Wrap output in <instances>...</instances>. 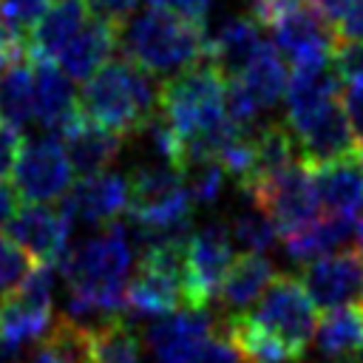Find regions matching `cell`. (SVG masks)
Returning a JSON list of instances; mask_svg holds the SVG:
<instances>
[{
	"label": "cell",
	"mask_w": 363,
	"mask_h": 363,
	"mask_svg": "<svg viewBox=\"0 0 363 363\" xmlns=\"http://www.w3.org/2000/svg\"><path fill=\"white\" fill-rule=\"evenodd\" d=\"M335 28L340 40H363V0H352Z\"/></svg>",
	"instance_id": "ab89813d"
},
{
	"label": "cell",
	"mask_w": 363,
	"mask_h": 363,
	"mask_svg": "<svg viewBox=\"0 0 363 363\" xmlns=\"http://www.w3.org/2000/svg\"><path fill=\"white\" fill-rule=\"evenodd\" d=\"M116 28L111 20L99 17L91 11V17L85 20V26L77 31V37L60 51V57L54 60L74 82H85L88 77H94L108 60L111 54L119 48L116 40Z\"/></svg>",
	"instance_id": "603a6c76"
},
{
	"label": "cell",
	"mask_w": 363,
	"mask_h": 363,
	"mask_svg": "<svg viewBox=\"0 0 363 363\" xmlns=\"http://www.w3.org/2000/svg\"><path fill=\"white\" fill-rule=\"evenodd\" d=\"M74 167L60 133H37L23 145L14 167V187L31 204H48L71 190Z\"/></svg>",
	"instance_id": "ba28073f"
},
{
	"label": "cell",
	"mask_w": 363,
	"mask_h": 363,
	"mask_svg": "<svg viewBox=\"0 0 363 363\" xmlns=\"http://www.w3.org/2000/svg\"><path fill=\"white\" fill-rule=\"evenodd\" d=\"M91 17V9L79 0H60L45 11V17L37 23V28L28 37V54L31 60H57L60 51L77 37V31Z\"/></svg>",
	"instance_id": "d4e9b609"
},
{
	"label": "cell",
	"mask_w": 363,
	"mask_h": 363,
	"mask_svg": "<svg viewBox=\"0 0 363 363\" xmlns=\"http://www.w3.org/2000/svg\"><path fill=\"white\" fill-rule=\"evenodd\" d=\"M179 176L193 199V204H213L218 201L221 190H224V182H227V167L221 164L218 156H210V153H187L182 156L179 162Z\"/></svg>",
	"instance_id": "83f0119b"
},
{
	"label": "cell",
	"mask_w": 363,
	"mask_h": 363,
	"mask_svg": "<svg viewBox=\"0 0 363 363\" xmlns=\"http://www.w3.org/2000/svg\"><path fill=\"white\" fill-rule=\"evenodd\" d=\"M272 278H275V269H272V261L267 255H261V252L235 255L233 267L227 269V275L221 281L218 298H216L221 320L247 315L250 306L261 301V295L267 292Z\"/></svg>",
	"instance_id": "7402d4cb"
},
{
	"label": "cell",
	"mask_w": 363,
	"mask_h": 363,
	"mask_svg": "<svg viewBox=\"0 0 363 363\" xmlns=\"http://www.w3.org/2000/svg\"><path fill=\"white\" fill-rule=\"evenodd\" d=\"M54 323V298L20 286L17 292L0 301V340L17 352L31 343H43Z\"/></svg>",
	"instance_id": "e0dca14e"
},
{
	"label": "cell",
	"mask_w": 363,
	"mask_h": 363,
	"mask_svg": "<svg viewBox=\"0 0 363 363\" xmlns=\"http://www.w3.org/2000/svg\"><path fill=\"white\" fill-rule=\"evenodd\" d=\"M159 94L156 77L119 54L82 82L79 113L119 136H130L159 111Z\"/></svg>",
	"instance_id": "277c9868"
},
{
	"label": "cell",
	"mask_w": 363,
	"mask_h": 363,
	"mask_svg": "<svg viewBox=\"0 0 363 363\" xmlns=\"http://www.w3.org/2000/svg\"><path fill=\"white\" fill-rule=\"evenodd\" d=\"M130 204L128 213L139 230V241H164L190 235L193 199L179 176V170L167 162L142 164L130 176Z\"/></svg>",
	"instance_id": "5b68a950"
},
{
	"label": "cell",
	"mask_w": 363,
	"mask_h": 363,
	"mask_svg": "<svg viewBox=\"0 0 363 363\" xmlns=\"http://www.w3.org/2000/svg\"><path fill=\"white\" fill-rule=\"evenodd\" d=\"M315 193L323 213L332 216H360L363 213V159L349 153L343 159L312 167Z\"/></svg>",
	"instance_id": "44dd1931"
},
{
	"label": "cell",
	"mask_w": 363,
	"mask_h": 363,
	"mask_svg": "<svg viewBox=\"0 0 363 363\" xmlns=\"http://www.w3.org/2000/svg\"><path fill=\"white\" fill-rule=\"evenodd\" d=\"M190 363H247V357L238 349V343L230 337L224 320H218V326L199 343Z\"/></svg>",
	"instance_id": "4dcf8cb0"
},
{
	"label": "cell",
	"mask_w": 363,
	"mask_h": 363,
	"mask_svg": "<svg viewBox=\"0 0 363 363\" xmlns=\"http://www.w3.org/2000/svg\"><path fill=\"white\" fill-rule=\"evenodd\" d=\"M332 60L343 77V85L352 79H360L363 77V40H337Z\"/></svg>",
	"instance_id": "d6a6232c"
},
{
	"label": "cell",
	"mask_w": 363,
	"mask_h": 363,
	"mask_svg": "<svg viewBox=\"0 0 363 363\" xmlns=\"http://www.w3.org/2000/svg\"><path fill=\"white\" fill-rule=\"evenodd\" d=\"M150 6L156 9H164L170 14H179L184 20H193V23H201L207 20V11H210V0H147Z\"/></svg>",
	"instance_id": "74e56055"
},
{
	"label": "cell",
	"mask_w": 363,
	"mask_h": 363,
	"mask_svg": "<svg viewBox=\"0 0 363 363\" xmlns=\"http://www.w3.org/2000/svg\"><path fill=\"white\" fill-rule=\"evenodd\" d=\"M159 111L179 133L182 156H218L221 145L238 128L227 116V77L210 60H201L182 74L162 79Z\"/></svg>",
	"instance_id": "7a4b0ae2"
},
{
	"label": "cell",
	"mask_w": 363,
	"mask_h": 363,
	"mask_svg": "<svg viewBox=\"0 0 363 363\" xmlns=\"http://www.w3.org/2000/svg\"><path fill=\"white\" fill-rule=\"evenodd\" d=\"M303 6H309V0H252L250 14H252L261 26L272 28L278 20L289 17L292 11H298V9H303Z\"/></svg>",
	"instance_id": "e575fe53"
},
{
	"label": "cell",
	"mask_w": 363,
	"mask_h": 363,
	"mask_svg": "<svg viewBox=\"0 0 363 363\" xmlns=\"http://www.w3.org/2000/svg\"><path fill=\"white\" fill-rule=\"evenodd\" d=\"M119 51L153 77H176L207 60V28L164 9L133 11L116 28Z\"/></svg>",
	"instance_id": "3957f363"
},
{
	"label": "cell",
	"mask_w": 363,
	"mask_h": 363,
	"mask_svg": "<svg viewBox=\"0 0 363 363\" xmlns=\"http://www.w3.org/2000/svg\"><path fill=\"white\" fill-rule=\"evenodd\" d=\"M227 227H230V235H233L235 247H244V252H261V255H267L278 244V230H275L272 218L258 204H252V201L247 207H241L227 221Z\"/></svg>",
	"instance_id": "f1b7e54d"
},
{
	"label": "cell",
	"mask_w": 363,
	"mask_h": 363,
	"mask_svg": "<svg viewBox=\"0 0 363 363\" xmlns=\"http://www.w3.org/2000/svg\"><path fill=\"white\" fill-rule=\"evenodd\" d=\"M26 57H31L28 54V40L20 37L17 31H11L6 26V20L0 17V71L9 68L17 60H26Z\"/></svg>",
	"instance_id": "d590c367"
},
{
	"label": "cell",
	"mask_w": 363,
	"mask_h": 363,
	"mask_svg": "<svg viewBox=\"0 0 363 363\" xmlns=\"http://www.w3.org/2000/svg\"><path fill=\"white\" fill-rule=\"evenodd\" d=\"M31 261L34 258L26 250H20L9 235H0V301L23 286L26 275L34 267Z\"/></svg>",
	"instance_id": "f546056e"
},
{
	"label": "cell",
	"mask_w": 363,
	"mask_h": 363,
	"mask_svg": "<svg viewBox=\"0 0 363 363\" xmlns=\"http://www.w3.org/2000/svg\"><path fill=\"white\" fill-rule=\"evenodd\" d=\"M71 227H74V221L62 213V207L28 201V204L17 207V213L6 224V233L37 264L60 267L71 250Z\"/></svg>",
	"instance_id": "8fae6325"
},
{
	"label": "cell",
	"mask_w": 363,
	"mask_h": 363,
	"mask_svg": "<svg viewBox=\"0 0 363 363\" xmlns=\"http://www.w3.org/2000/svg\"><path fill=\"white\" fill-rule=\"evenodd\" d=\"M343 108H346V116H349L357 139L363 142V77L343 85Z\"/></svg>",
	"instance_id": "8d00e7d4"
},
{
	"label": "cell",
	"mask_w": 363,
	"mask_h": 363,
	"mask_svg": "<svg viewBox=\"0 0 363 363\" xmlns=\"http://www.w3.org/2000/svg\"><path fill=\"white\" fill-rule=\"evenodd\" d=\"M48 9L51 0H0V17L11 31H17L26 40L31 37V31L37 28Z\"/></svg>",
	"instance_id": "1f68e13d"
},
{
	"label": "cell",
	"mask_w": 363,
	"mask_h": 363,
	"mask_svg": "<svg viewBox=\"0 0 363 363\" xmlns=\"http://www.w3.org/2000/svg\"><path fill=\"white\" fill-rule=\"evenodd\" d=\"M130 267L133 238L119 218L85 235L60 264L65 278V315L88 326L122 318L128 312Z\"/></svg>",
	"instance_id": "6da1fadb"
},
{
	"label": "cell",
	"mask_w": 363,
	"mask_h": 363,
	"mask_svg": "<svg viewBox=\"0 0 363 363\" xmlns=\"http://www.w3.org/2000/svg\"><path fill=\"white\" fill-rule=\"evenodd\" d=\"M235 261V241L227 221H210L187 238V306L207 309L216 303L221 281Z\"/></svg>",
	"instance_id": "9c48e42d"
},
{
	"label": "cell",
	"mask_w": 363,
	"mask_h": 363,
	"mask_svg": "<svg viewBox=\"0 0 363 363\" xmlns=\"http://www.w3.org/2000/svg\"><path fill=\"white\" fill-rule=\"evenodd\" d=\"M349 3H352V0H309V6H312L318 14H323L332 26L340 23V17H343V11L349 9ZM335 31H337V28H335Z\"/></svg>",
	"instance_id": "b9f144b4"
},
{
	"label": "cell",
	"mask_w": 363,
	"mask_h": 363,
	"mask_svg": "<svg viewBox=\"0 0 363 363\" xmlns=\"http://www.w3.org/2000/svg\"><path fill=\"white\" fill-rule=\"evenodd\" d=\"M91 357L94 363H145V335L122 315L91 326Z\"/></svg>",
	"instance_id": "484cf974"
},
{
	"label": "cell",
	"mask_w": 363,
	"mask_h": 363,
	"mask_svg": "<svg viewBox=\"0 0 363 363\" xmlns=\"http://www.w3.org/2000/svg\"><path fill=\"white\" fill-rule=\"evenodd\" d=\"M60 139L65 145V153H68V162H71L74 173L79 179H85V176L105 173L116 162L125 136L85 119L77 111V116L60 130Z\"/></svg>",
	"instance_id": "ac0fdd59"
},
{
	"label": "cell",
	"mask_w": 363,
	"mask_h": 363,
	"mask_svg": "<svg viewBox=\"0 0 363 363\" xmlns=\"http://www.w3.org/2000/svg\"><path fill=\"white\" fill-rule=\"evenodd\" d=\"M301 284L315 306L337 309L363 295V258L354 250L335 252L301 267Z\"/></svg>",
	"instance_id": "5bb4252c"
},
{
	"label": "cell",
	"mask_w": 363,
	"mask_h": 363,
	"mask_svg": "<svg viewBox=\"0 0 363 363\" xmlns=\"http://www.w3.org/2000/svg\"><path fill=\"white\" fill-rule=\"evenodd\" d=\"M26 363H65L48 343H37V349L31 352V357L26 360Z\"/></svg>",
	"instance_id": "7bdbcfd3"
},
{
	"label": "cell",
	"mask_w": 363,
	"mask_h": 363,
	"mask_svg": "<svg viewBox=\"0 0 363 363\" xmlns=\"http://www.w3.org/2000/svg\"><path fill=\"white\" fill-rule=\"evenodd\" d=\"M247 199L252 204H258L272 218L281 238L309 227L315 218L323 216L318 193H315V182H312V167L303 162H298L289 170L278 173L275 179L252 187L247 193Z\"/></svg>",
	"instance_id": "52a82bcc"
},
{
	"label": "cell",
	"mask_w": 363,
	"mask_h": 363,
	"mask_svg": "<svg viewBox=\"0 0 363 363\" xmlns=\"http://www.w3.org/2000/svg\"><path fill=\"white\" fill-rule=\"evenodd\" d=\"M264 26L252 14H238L221 20L216 28L207 31V60L227 77H238L247 62L258 54V48L267 43Z\"/></svg>",
	"instance_id": "d6986e66"
},
{
	"label": "cell",
	"mask_w": 363,
	"mask_h": 363,
	"mask_svg": "<svg viewBox=\"0 0 363 363\" xmlns=\"http://www.w3.org/2000/svg\"><path fill=\"white\" fill-rule=\"evenodd\" d=\"M0 119L26 128L34 122V62L31 57L0 71Z\"/></svg>",
	"instance_id": "4316f807"
},
{
	"label": "cell",
	"mask_w": 363,
	"mask_h": 363,
	"mask_svg": "<svg viewBox=\"0 0 363 363\" xmlns=\"http://www.w3.org/2000/svg\"><path fill=\"white\" fill-rule=\"evenodd\" d=\"M360 159H363V150H360Z\"/></svg>",
	"instance_id": "ee69618b"
},
{
	"label": "cell",
	"mask_w": 363,
	"mask_h": 363,
	"mask_svg": "<svg viewBox=\"0 0 363 363\" xmlns=\"http://www.w3.org/2000/svg\"><path fill=\"white\" fill-rule=\"evenodd\" d=\"M269 31H272V37H269L272 45L286 57L289 65L326 60L335 54V45L340 40L335 26L323 14H318L312 6L292 11L289 17L278 20Z\"/></svg>",
	"instance_id": "9a60e30c"
},
{
	"label": "cell",
	"mask_w": 363,
	"mask_h": 363,
	"mask_svg": "<svg viewBox=\"0 0 363 363\" xmlns=\"http://www.w3.org/2000/svg\"><path fill=\"white\" fill-rule=\"evenodd\" d=\"M218 326L216 315L207 309H176L170 315L153 318L145 329V346L153 363H190L199 343Z\"/></svg>",
	"instance_id": "4fadbf2b"
},
{
	"label": "cell",
	"mask_w": 363,
	"mask_h": 363,
	"mask_svg": "<svg viewBox=\"0 0 363 363\" xmlns=\"http://www.w3.org/2000/svg\"><path fill=\"white\" fill-rule=\"evenodd\" d=\"M312 349L320 363H343L354 352L363 349V306L346 303L337 309H329L312 337Z\"/></svg>",
	"instance_id": "cb8c5ba5"
},
{
	"label": "cell",
	"mask_w": 363,
	"mask_h": 363,
	"mask_svg": "<svg viewBox=\"0 0 363 363\" xmlns=\"http://www.w3.org/2000/svg\"><path fill=\"white\" fill-rule=\"evenodd\" d=\"M23 136H20V128L0 119V182L6 176H14V167H17V159L23 153Z\"/></svg>",
	"instance_id": "836d02e7"
},
{
	"label": "cell",
	"mask_w": 363,
	"mask_h": 363,
	"mask_svg": "<svg viewBox=\"0 0 363 363\" xmlns=\"http://www.w3.org/2000/svg\"><path fill=\"white\" fill-rule=\"evenodd\" d=\"M360 233H363V213L360 216L323 213L309 227H303V230H298V233H292L281 241H284L286 258L303 267V264H312L318 258L354 250L357 241H360Z\"/></svg>",
	"instance_id": "2e32d148"
},
{
	"label": "cell",
	"mask_w": 363,
	"mask_h": 363,
	"mask_svg": "<svg viewBox=\"0 0 363 363\" xmlns=\"http://www.w3.org/2000/svg\"><path fill=\"white\" fill-rule=\"evenodd\" d=\"M34 62V122L45 133H60L79 111L74 79L54 60Z\"/></svg>",
	"instance_id": "ffe728a7"
},
{
	"label": "cell",
	"mask_w": 363,
	"mask_h": 363,
	"mask_svg": "<svg viewBox=\"0 0 363 363\" xmlns=\"http://www.w3.org/2000/svg\"><path fill=\"white\" fill-rule=\"evenodd\" d=\"M136 3H139V0H88V9H91L94 14L111 20L113 26H122V23L133 14Z\"/></svg>",
	"instance_id": "f35d334b"
},
{
	"label": "cell",
	"mask_w": 363,
	"mask_h": 363,
	"mask_svg": "<svg viewBox=\"0 0 363 363\" xmlns=\"http://www.w3.org/2000/svg\"><path fill=\"white\" fill-rule=\"evenodd\" d=\"M130 204V179L119 170L85 176L60 199L62 213L79 224H111Z\"/></svg>",
	"instance_id": "7c38bea8"
},
{
	"label": "cell",
	"mask_w": 363,
	"mask_h": 363,
	"mask_svg": "<svg viewBox=\"0 0 363 363\" xmlns=\"http://www.w3.org/2000/svg\"><path fill=\"white\" fill-rule=\"evenodd\" d=\"M286 128L295 136L301 162L309 164V167H318V164L343 159L349 153H357L360 139H357V133H354V128L346 116V108H343L340 96L315 108V111H309L301 119L286 122Z\"/></svg>",
	"instance_id": "30bf717a"
},
{
	"label": "cell",
	"mask_w": 363,
	"mask_h": 363,
	"mask_svg": "<svg viewBox=\"0 0 363 363\" xmlns=\"http://www.w3.org/2000/svg\"><path fill=\"white\" fill-rule=\"evenodd\" d=\"M247 315L267 335L284 343L292 357H301L306 352L318 326L315 303L306 295L301 278H292V275H275L267 292L261 295V301L255 303V309Z\"/></svg>",
	"instance_id": "8992f818"
},
{
	"label": "cell",
	"mask_w": 363,
	"mask_h": 363,
	"mask_svg": "<svg viewBox=\"0 0 363 363\" xmlns=\"http://www.w3.org/2000/svg\"><path fill=\"white\" fill-rule=\"evenodd\" d=\"M20 201V193H17V187H11V184H6V182H0V227H6L9 221H11V216L17 213V204Z\"/></svg>",
	"instance_id": "60d3db41"
}]
</instances>
